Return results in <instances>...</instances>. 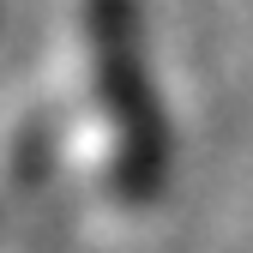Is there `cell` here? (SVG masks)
Returning a JSON list of instances; mask_svg holds the SVG:
<instances>
[{
  "mask_svg": "<svg viewBox=\"0 0 253 253\" xmlns=\"http://www.w3.org/2000/svg\"><path fill=\"white\" fill-rule=\"evenodd\" d=\"M84 30H90V67H97L103 109L115 121V139H121V151H115L121 193L145 205L169 181V115H163L157 73L145 54L139 6L133 0H90Z\"/></svg>",
  "mask_w": 253,
  "mask_h": 253,
  "instance_id": "1",
  "label": "cell"
}]
</instances>
